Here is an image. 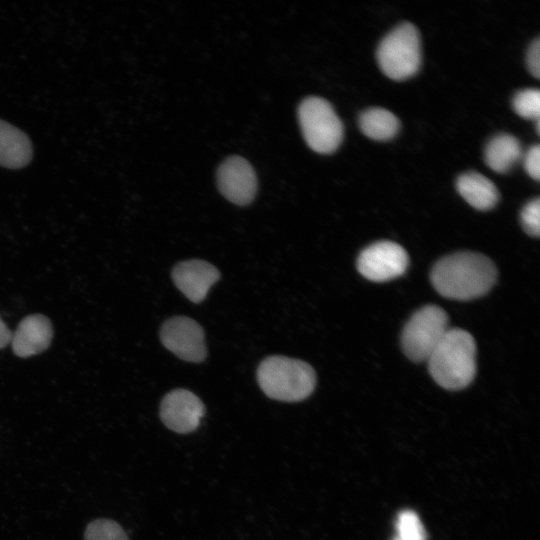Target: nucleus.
<instances>
[{"label":"nucleus","instance_id":"18","mask_svg":"<svg viewBox=\"0 0 540 540\" xmlns=\"http://www.w3.org/2000/svg\"><path fill=\"white\" fill-rule=\"evenodd\" d=\"M84 540H129V538L117 522L102 518L88 524Z\"/></svg>","mask_w":540,"mask_h":540},{"label":"nucleus","instance_id":"3","mask_svg":"<svg viewBox=\"0 0 540 540\" xmlns=\"http://www.w3.org/2000/svg\"><path fill=\"white\" fill-rule=\"evenodd\" d=\"M256 375L265 395L278 401L304 400L316 385L315 371L308 363L281 355L265 358Z\"/></svg>","mask_w":540,"mask_h":540},{"label":"nucleus","instance_id":"19","mask_svg":"<svg viewBox=\"0 0 540 540\" xmlns=\"http://www.w3.org/2000/svg\"><path fill=\"white\" fill-rule=\"evenodd\" d=\"M514 111L527 119H539L540 92L535 88H528L517 92L512 99Z\"/></svg>","mask_w":540,"mask_h":540},{"label":"nucleus","instance_id":"11","mask_svg":"<svg viewBox=\"0 0 540 540\" xmlns=\"http://www.w3.org/2000/svg\"><path fill=\"white\" fill-rule=\"evenodd\" d=\"M218 269L207 261L191 259L178 263L172 270L176 287L192 302L199 303L219 279Z\"/></svg>","mask_w":540,"mask_h":540},{"label":"nucleus","instance_id":"7","mask_svg":"<svg viewBox=\"0 0 540 540\" xmlns=\"http://www.w3.org/2000/svg\"><path fill=\"white\" fill-rule=\"evenodd\" d=\"M408 263V254L402 246L392 241H379L362 250L357 268L365 278L384 282L401 276Z\"/></svg>","mask_w":540,"mask_h":540},{"label":"nucleus","instance_id":"2","mask_svg":"<svg viewBox=\"0 0 540 540\" xmlns=\"http://www.w3.org/2000/svg\"><path fill=\"white\" fill-rule=\"evenodd\" d=\"M426 361L438 385L449 390L463 389L476 374L474 338L463 329L449 328Z\"/></svg>","mask_w":540,"mask_h":540},{"label":"nucleus","instance_id":"14","mask_svg":"<svg viewBox=\"0 0 540 540\" xmlns=\"http://www.w3.org/2000/svg\"><path fill=\"white\" fill-rule=\"evenodd\" d=\"M456 188L465 201L478 210L492 209L499 200L494 183L478 172L461 174L457 178Z\"/></svg>","mask_w":540,"mask_h":540},{"label":"nucleus","instance_id":"23","mask_svg":"<svg viewBox=\"0 0 540 540\" xmlns=\"http://www.w3.org/2000/svg\"><path fill=\"white\" fill-rule=\"evenodd\" d=\"M12 338V332L7 327V325L3 322V320L0 317V349L6 347L8 344H10Z\"/></svg>","mask_w":540,"mask_h":540},{"label":"nucleus","instance_id":"8","mask_svg":"<svg viewBox=\"0 0 540 540\" xmlns=\"http://www.w3.org/2000/svg\"><path fill=\"white\" fill-rule=\"evenodd\" d=\"M160 339L168 350L185 361L199 363L206 358L204 331L189 317L176 316L164 322Z\"/></svg>","mask_w":540,"mask_h":540},{"label":"nucleus","instance_id":"1","mask_svg":"<svg viewBox=\"0 0 540 540\" xmlns=\"http://www.w3.org/2000/svg\"><path fill=\"white\" fill-rule=\"evenodd\" d=\"M497 270L485 255L458 252L441 258L431 270V282L442 296L472 300L485 295L494 285Z\"/></svg>","mask_w":540,"mask_h":540},{"label":"nucleus","instance_id":"16","mask_svg":"<svg viewBox=\"0 0 540 540\" xmlns=\"http://www.w3.org/2000/svg\"><path fill=\"white\" fill-rule=\"evenodd\" d=\"M358 124L364 135L377 141L392 139L400 129L398 118L389 110L380 107L363 111Z\"/></svg>","mask_w":540,"mask_h":540},{"label":"nucleus","instance_id":"13","mask_svg":"<svg viewBox=\"0 0 540 540\" xmlns=\"http://www.w3.org/2000/svg\"><path fill=\"white\" fill-rule=\"evenodd\" d=\"M33 155L32 143L18 128L0 120V165L17 169L26 166Z\"/></svg>","mask_w":540,"mask_h":540},{"label":"nucleus","instance_id":"20","mask_svg":"<svg viewBox=\"0 0 540 540\" xmlns=\"http://www.w3.org/2000/svg\"><path fill=\"white\" fill-rule=\"evenodd\" d=\"M520 220L527 234L538 237L540 233V200L535 198L529 201L522 209Z\"/></svg>","mask_w":540,"mask_h":540},{"label":"nucleus","instance_id":"12","mask_svg":"<svg viewBox=\"0 0 540 540\" xmlns=\"http://www.w3.org/2000/svg\"><path fill=\"white\" fill-rule=\"evenodd\" d=\"M53 337L52 324L42 314L23 318L12 333L11 345L15 355L27 358L45 351Z\"/></svg>","mask_w":540,"mask_h":540},{"label":"nucleus","instance_id":"6","mask_svg":"<svg viewBox=\"0 0 540 540\" xmlns=\"http://www.w3.org/2000/svg\"><path fill=\"white\" fill-rule=\"evenodd\" d=\"M448 329V316L442 308L427 305L417 310L401 335L405 355L415 362L427 360Z\"/></svg>","mask_w":540,"mask_h":540},{"label":"nucleus","instance_id":"9","mask_svg":"<svg viewBox=\"0 0 540 540\" xmlns=\"http://www.w3.org/2000/svg\"><path fill=\"white\" fill-rule=\"evenodd\" d=\"M159 414L168 429L186 434L198 428L205 414V406L193 392L175 389L162 399Z\"/></svg>","mask_w":540,"mask_h":540},{"label":"nucleus","instance_id":"17","mask_svg":"<svg viewBox=\"0 0 540 540\" xmlns=\"http://www.w3.org/2000/svg\"><path fill=\"white\" fill-rule=\"evenodd\" d=\"M393 540H426L424 527L414 511L404 510L398 514Z\"/></svg>","mask_w":540,"mask_h":540},{"label":"nucleus","instance_id":"10","mask_svg":"<svg viewBox=\"0 0 540 540\" xmlns=\"http://www.w3.org/2000/svg\"><path fill=\"white\" fill-rule=\"evenodd\" d=\"M217 183L222 195L237 205H247L255 197L257 178L247 160L239 156L226 159L217 171Z\"/></svg>","mask_w":540,"mask_h":540},{"label":"nucleus","instance_id":"4","mask_svg":"<svg viewBox=\"0 0 540 540\" xmlns=\"http://www.w3.org/2000/svg\"><path fill=\"white\" fill-rule=\"evenodd\" d=\"M379 68L392 80L401 81L415 75L421 65V40L418 29L403 22L388 32L378 45Z\"/></svg>","mask_w":540,"mask_h":540},{"label":"nucleus","instance_id":"21","mask_svg":"<svg viewBox=\"0 0 540 540\" xmlns=\"http://www.w3.org/2000/svg\"><path fill=\"white\" fill-rule=\"evenodd\" d=\"M524 168L535 180L540 178V147L538 144L529 148L524 156Z\"/></svg>","mask_w":540,"mask_h":540},{"label":"nucleus","instance_id":"15","mask_svg":"<svg viewBox=\"0 0 540 540\" xmlns=\"http://www.w3.org/2000/svg\"><path fill=\"white\" fill-rule=\"evenodd\" d=\"M521 154L519 140L511 134L500 133L486 144L484 160L493 171L506 173L518 162Z\"/></svg>","mask_w":540,"mask_h":540},{"label":"nucleus","instance_id":"22","mask_svg":"<svg viewBox=\"0 0 540 540\" xmlns=\"http://www.w3.org/2000/svg\"><path fill=\"white\" fill-rule=\"evenodd\" d=\"M527 67L530 73L536 77H540V40L537 38L531 43L527 51Z\"/></svg>","mask_w":540,"mask_h":540},{"label":"nucleus","instance_id":"5","mask_svg":"<svg viewBox=\"0 0 540 540\" xmlns=\"http://www.w3.org/2000/svg\"><path fill=\"white\" fill-rule=\"evenodd\" d=\"M298 119L307 145L320 154L333 153L343 139V124L331 104L320 97L305 98Z\"/></svg>","mask_w":540,"mask_h":540}]
</instances>
